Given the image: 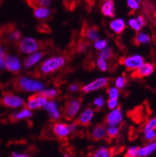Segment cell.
Wrapping results in <instances>:
<instances>
[{
    "instance_id": "1",
    "label": "cell",
    "mask_w": 156,
    "mask_h": 157,
    "mask_svg": "<svg viewBox=\"0 0 156 157\" xmlns=\"http://www.w3.org/2000/svg\"><path fill=\"white\" fill-rule=\"evenodd\" d=\"M13 87L17 92H41L45 88L44 85L41 82L25 77L15 78L13 81Z\"/></svg>"
},
{
    "instance_id": "2",
    "label": "cell",
    "mask_w": 156,
    "mask_h": 157,
    "mask_svg": "<svg viewBox=\"0 0 156 157\" xmlns=\"http://www.w3.org/2000/svg\"><path fill=\"white\" fill-rule=\"evenodd\" d=\"M50 45L48 41H38L32 38H25L19 44V48L21 52L26 54L33 53L43 48H47Z\"/></svg>"
},
{
    "instance_id": "3",
    "label": "cell",
    "mask_w": 156,
    "mask_h": 157,
    "mask_svg": "<svg viewBox=\"0 0 156 157\" xmlns=\"http://www.w3.org/2000/svg\"><path fill=\"white\" fill-rule=\"evenodd\" d=\"M65 64V58L63 56H52L40 64L38 69L41 74H48L63 67Z\"/></svg>"
},
{
    "instance_id": "4",
    "label": "cell",
    "mask_w": 156,
    "mask_h": 157,
    "mask_svg": "<svg viewBox=\"0 0 156 157\" xmlns=\"http://www.w3.org/2000/svg\"><path fill=\"white\" fill-rule=\"evenodd\" d=\"M82 101V98H70L67 99L63 109V116L66 120L71 121L74 117V116H76L81 108Z\"/></svg>"
},
{
    "instance_id": "5",
    "label": "cell",
    "mask_w": 156,
    "mask_h": 157,
    "mask_svg": "<svg viewBox=\"0 0 156 157\" xmlns=\"http://www.w3.org/2000/svg\"><path fill=\"white\" fill-rule=\"evenodd\" d=\"M0 105L7 108H19L24 105V102L22 98L13 95L12 92H3L0 99Z\"/></svg>"
},
{
    "instance_id": "6",
    "label": "cell",
    "mask_w": 156,
    "mask_h": 157,
    "mask_svg": "<svg viewBox=\"0 0 156 157\" xmlns=\"http://www.w3.org/2000/svg\"><path fill=\"white\" fill-rule=\"evenodd\" d=\"M144 63V58L140 55H134L127 58H121L120 59V63L124 64L128 71H133L139 68Z\"/></svg>"
},
{
    "instance_id": "7",
    "label": "cell",
    "mask_w": 156,
    "mask_h": 157,
    "mask_svg": "<svg viewBox=\"0 0 156 157\" xmlns=\"http://www.w3.org/2000/svg\"><path fill=\"white\" fill-rule=\"evenodd\" d=\"M108 85V80L105 78H100L97 80H94V81L91 83L86 85L85 86H82L81 88V92L84 93H88L94 91V90H98L100 88H105L107 87Z\"/></svg>"
},
{
    "instance_id": "8",
    "label": "cell",
    "mask_w": 156,
    "mask_h": 157,
    "mask_svg": "<svg viewBox=\"0 0 156 157\" xmlns=\"http://www.w3.org/2000/svg\"><path fill=\"white\" fill-rule=\"evenodd\" d=\"M123 120L121 105H119L116 109L110 112L105 118V123L109 126H116L120 124Z\"/></svg>"
},
{
    "instance_id": "9",
    "label": "cell",
    "mask_w": 156,
    "mask_h": 157,
    "mask_svg": "<svg viewBox=\"0 0 156 157\" xmlns=\"http://www.w3.org/2000/svg\"><path fill=\"white\" fill-rule=\"evenodd\" d=\"M48 99L45 96H43L40 92L31 95L28 98V108L29 109H39L41 106L45 105L47 102Z\"/></svg>"
},
{
    "instance_id": "10",
    "label": "cell",
    "mask_w": 156,
    "mask_h": 157,
    "mask_svg": "<svg viewBox=\"0 0 156 157\" xmlns=\"http://www.w3.org/2000/svg\"><path fill=\"white\" fill-rule=\"evenodd\" d=\"M154 71V67L153 64L146 63H143L139 68L135 70L134 72L132 73L131 77L134 78H143L145 77L150 76L151 74H153Z\"/></svg>"
},
{
    "instance_id": "11",
    "label": "cell",
    "mask_w": 156,
    "mask_h": 157,
    "mask_svg": "<svg viewBox=\"0 0 156 157\" xmlns=\"http://www.w3.org/2000/svg\"><path fill=\"white\" fill-rule=\"evenodd\" d=\"M6 68L10 72L13 74H18L21 71V63L19 59L13 56H5Z\"/></svg>"
},
{
    "instance_id": "12",
    "label": "cell",
    "mask_w": 156,
    "mask_h": 157,
    "mask_svg": "<svg viewBox=\"0 0 156 157\" xmlns=\"http://www.w3.org/2000/svg\"><path fill=\"white\" fill-rule=\"evenodd\" d=\"M93 116H94V112H93L92 109L88 108L80 114V116L74 121V124H75L76 125L83 127L89 126L91 124V121L93 118Z\"/></svg>"
},
{
    "instance_id": "13",
    "label": "cell",
    "mask_w": 156,
    "mask_h": 157,
    "mask_svg": "<svg viewBox=\"0 0 156 157\" xmlns=\"http://www.w3.org/2000/svg\"><path fill=\"white\" fill-rule=\"evenodd\" d=\"M52 131L55 136L58 137L61 141H67L66 138L68 136L69 133L70 132L69 129L68 124L63 123H55L52 126Z\"/></svg>"
},
{
    "instance_id": "14",
    "label": "cell",
    "mask_w": 156,
    "mask_h": 157,
    "mask_svg": "<svg viewBox=\"0 0 156 157\" xmlns=\"http://www.w3.org/2000/svg\"><path fill=\"white\" fill-rule=\"evenodd\" d=\"M81 35L91 41H96L98 39V28L94 25L88 26L87 24H84L81 31Z\"/></svg>"
},
{
    "instance_id": "15",
    "label": "cell",
    "mask_w": 156,
    "mask_h": 157,
    "mask_svg": "<svg viewBox=\"0 0 156 157\" xmlns=\"http://www.w3.org/2000/svg\"><path fill=\"white\" fill-rule=\"evenodd\" d=\"M106 135V129L104 124H98L93 129L90 138L92 141H100L105 138Z\"/></svg>"
},
{
    "instance_id": "16",
    "label": "cell",
    "mask_w": 156,
    "mask_h": 157,
    "mask_svg": "<svg viewBox=\"0 0 156 157\" xmlns=\"http://www.w3.org/2000/svg\"><path fill=\"white\" fill-rule=\"evenodd\" d=\"M101 11L103 15L113 17L115 15V5L113 0H104L101 4Z\"/></svg>"
},
{
    "instance_id": "17",
    "label": "cell",
    "mask_w": 156,
    "mask_h": 157,
    "mask_svg": "<svg viewBox=\"0 0 156 157\" xmlns=\"http://www.w3.org/2000/svg\"><path fill=\"white\" fill-rule=\"evenodd\" d=\"M33 115L32 113L30 111L28 108H24L21 111L17 113H13L10 114L9 117V120L12 123L17 122V121H20V120L25 119V118L31 117V116Z\"/></svg>"
},
{
    "instance_id": "18",
    "label": "cell",
    "mask_w": 156,
    "mask_h": 157,
    "mask_svg": "<svg viewBox=\"0 0 156 157\" xmlns=\"http://www.w3.org/2000/svg\"><path fill=\"white\" fill-rule=\"evenodd\" d=\"M34 15L38 20L45 21L49 19L51 17V12L47 7L39 6L34 9Z\"/></svg>"
},
{
    "instance_id": "19",
    "label": "cell",
    "mask_w": 156,
    "mask_h": 157,
    "mask_svg": "<svg viewBox=\"0 0 156 157\" xmlns=\"http://www.w3.org/2000/svg\"><path fill=\"white\" fill-rule=\"evenodd\" d=\"M45 54H46L45 52H36V53L32 54V55L30 56L27 57L24 61V67L25 68L31 67L33 65L37 63H38Z\"/></svg>"
},
{
    "instance_id": "20",
    "label": "cell",
    "mask_w": 156,
    "mask_h": 157,
    "mask_svg": "<svg viewBox=\"0 0 156 157\" xmlns=\"http://www.w3.org/2000/svg\"><path fill=\"white\" fill-rule=\"evenodd\" d=\"M156 150V140L154 142L148 144L142 148H138L137 152V156H148L150 154L154 152Z\"/></svg>"
},
{
    "instance_id": "21",
    "label": "cell",
    "mask_w": 156,
    "mask_h": 157,
    "mask_svg": "<svg viewBox=\"0 0 156 157\" xmlns=\"http://www.w3.org/2000/svg\"><path fill=\"white\" fill-rule=\"evenodd\" d=\"M116 153V148H104V147H101V148L97 149L93 155L96 157H108L115 155Z\"/></svg>"
},
{
    "instance_id": "22",
    "label": "cell",
    "mask_w": 156,
    "mask_h": 157,
    "mask_svg": "<svg viewBox=\"0 0 156 157\" xmlns=\"http://www.w3.org/2000/svg\"><path fill=\"white\" fill-rule=\"evenodd\" d=\"M109 27L116 34H121L125 29V22L122 19H116L110 23Z\"/></svg>"
},
{
    "instance_id": "23",
    "label": "cell",
    "mask_w": 156,
    "mask_h": 157,
    "mask_svg": "<svg viewBox=\"0 0 156 157\" xmlns=\"http://www.w3.org/2000/svg\"><path fill=\"white\" fill-rule=\"evenodd\" d=\"M150 41H151V38L148 34L143 32L137 33L134 38V44L136 45H139L141 44H148L149 43Z\"/></svg>"
},
{
    "instance_id": "24",
    "label": "cell",
    "mask_w": 156,
    "mask_h": 157,
    "mask_svg": "<svg viewBox=\"0 0 156 157\" xmlns=\"http://www.w3.org/2000/svg\"><path fill=\"white\" fill-rule=\"evenodd\" d=\"M27 2L30 6L34 9V8L39 6H48L51 4V0H27Z\"/></svg>"
},
{
    "instance_id": "25",
    "label": "cell",
    "mask_w": 156,
    "mask_h": 157,
    "mask_svg": "<svg viewBox=\"0 0 156 157\" xmlns=\"http://www.w3.org/2000/svg\"><path fill=\"white\" fill-rule=\"evenodd\" d=\"M119 132H120V129L116 128V126H109L106 131L107 133V138L106 140L108 142H111L112 140L114 138H117L119 135Z\"/></svg>"
},
{
    "instance_id": "26",
    "label": "cell",
    "mask_w": 156,
    "mask_h": 157,
    "mask_svg": "<svg viewBox=\"0 0 156 157\" xmlns=\"http://www.w3.org/2000/svg\"><path fill=\"white\" fill-rule=\"evenodd\" d=\"M114 56V52L112 49L110 48H104L101 52L98 54V57L103 59H111Z\"/></svg>"
},
{
    "instance_id": "27",
    "label": "cell",
    "mask_w": 156,
    "mask_h": 157,
    "mask_svg": "<svg viewBox=\"0 0 156 157\" xmlns=\"http://www.w3.org/2000/svg\"><path fill=\"white\" fill-rule=\"evenodd\" d=\"M40 93H41L43 96H45V98H47V99H52V98H55V97L59 94V92L58 90L49 89L46 90V91H42V92L41 91Z\"/></svg>"
},
{
    "instance_id": "28",
    "label": "cell",
    "mask_w": 156,
    "mask_h": 157,
    "mask_svg": "<svg viewBox=\"0 0 156 157\" xmlns=\"http://www.w3.org/2000/svg\"><path fill=\"white\" fill-rule=\"evenodd\" d=\"M144 138L148 142H153L156 140V131L155 130H150L144 132Z\"/></svg>"
},
{
    "instance_id": "29",
    "label": "cell",
    "mask_w": 156,
    "mask_h": 157,
    "mask_svg": "<svg viewBox=\"0 0 156 157\" xmlns=\"http://www.w3.org/2000/svg\"><path fill=\"white\" fill-rule=\"evenodd\" d=\"M88 45H89V42L84 41V40H81L77 43L76 48H77V51L78 52H84L87 49Z\"/></svg>"
},
{
    "instance_id": "30",
    "label": "cell",
    "mask_w": 156,
    "mask_h": 157,
    "mask_svg": "<svg viewBox=\"0 0 156 157\" xmlns=\"http://www.w3.org/2000/svg\"><path fill=\"white\" fill-rule=\"evenodd\" d=\"M150 130H156V117L149 120L145 124V126H144V132L147 131H150Z\"/></svg>"
},
{
    "instance_id": "31",
    "label": "cell",
    "mask_w": 156,
    "mask_h": 157,
    "mask_svg": "<svg viewBox=\"0 0 156 157\" xmlns=\"http://www.w3.org/2000/svg\"><path fill=\"white\" fill-rule=\"evenodd\" d=\"M108 45V42L106 40H99V41H96L94 42V48L98 49V50H102Z\"/></svg>"
},
{
    "instance_id": "32",
    "label": "cell",
    "mask_w": 156,
    "mask_h": 157,
    "mask_svg": "<svg viewBox=\"0 0 156 157\" xmlns=\"http://www.w3.org/2000/svg\"><path fill=\"white\" fill-rule=\"evenodd\" d=\"M127 81L124 77H119L116 79V85L117 88H120V89L124 88V87L127 85Z\"/></svg>"
},
{
    "instance_id": "33",
    "label": "cell",
    "mask_w": 156,
    "mask_h": 157,
    "mask_svg": "<svg viewBox=\"0 0 156 157\" xmlns=\"http://www.w3.org/2000/svg\"><path fill=\"white\" fill-rule=\"evenodd\" d=\"M94 105L95 106V110L99 111L100 109L102 108V106L104 105V98L101 96L98 97V98H96L95 100L93 102Z\"/></svg>"
},
{
    "instance_id": "34",
    "label": "cell",
    "mask_w": 156,
    "mask_h": 157,
    "mask_svg": "<svg viewBox=\"0 0 156 157\" xmlns=\"http://www.w3.org/2000/svg\"><path fill=\"white\" fill-rule=\"evenodd\" d=\"M97 64H98V67L99 68L100 71H106L107 70H108V65H107L105 59L98 58V61H97Z\"/></svg>"
},
{
    "instance_id": "35",
    "label": "cell",
    "mask_w": 156,
    "mask_h": 157,
    "mask_svg": "<svg viewBox=\"0 0 156 157\" xmlns=\"http://www.w3.org/2000/svg\"><path fill=\"white\" fill-rule=\"evenodd\" d=\"M107 93L111 98H118L119 90L116 88H110L107 90Z\"/></svg>"
},
{
    "instance_id": "36",
    "label": "cell",
    "mask_w": 156,
    "mask_h": 157,
    "mask_svg": "<svg viewBox=\"0 0 156 157\" xmlns=\"http://www.w3.org/2000/svg\"><path fill=\"white\" fill-rule=\"evenodd\" d=\"M45 109L48 112H51L52 110H55V109H57V105L55 102H46L45 105H43Z\"/></svg>"
},
{
    "instance_id": "37",
    "label": "cell",
    "mask_w": 156,
    "mask_h": 157,
    "mask_svg": "<svg viewBox=\"0 0 156 157\" xmlns=\"http://www.w3.org/2000/svg\"><path fill=\"white\" fill-rule=\"evenodd\" d=\"M38 30L40 32L42 33H49L51 32V30L48 28V26L45 23H40L38 25Z\"/></svg>"
},
{
    "instance_id": "38",
    "label": "cell",
    "mask_w": 156,
    "mask_h": 157,
    "mask_svg": "<svg viewBox=\"0 0 156 157\" xmlns=\"http://www.w3.org/2000/svg\"><path fill=\"white\" fill-rule=\"evenodd\" d=\"M129 25H130L133 29L135 30V31H139L141 28V27L139 25V24H138V22L137 21V20L135 19L130 20V21H129Z\"/></svg>"
},
{
    "instance_id": "39",
    "label": "cell",
    "mask_w": 156,
    "mask_h": 157,
    "mask_svg": "<svg viewBox=\"0 0 156 157\" xmlns=\"http://www.w3.org/2000/svg\"><path fill=\"white\" fill-rule=\"evenodd\" d=\"M138 148L137 147H131L127 150V154L125 155V156H129V157H134L137 156V152Z\"/></svg>"
},
{
    "instance_id": "40",
    "label": "cell",
    "mask_w": 156,
    "mask_h": 157,
    "mask_svg": "<svg viewBox=\"0 0 156 157\" xmlns=\"http://www.w3.org/2000/svg\"><path fill=\"white\" fill-rule=\"evenodd\" d=\"M127 5L132 10H137L139 8V2L137 0H127Z\"/></svg>"
},
{
    "instance_id": "41",
    "label": "cell",
    "mask_w": 156,
    "mask_h": 157,
    "mask_svg": "<svg viewBox=\"0 0 156 157\" xmlns=\"http://www.w3.org/2000/svg\"><path fill=\"white\" fill-rule=\"evenodd\" d=\"M48 116L51 117V121H56L60 117V113L57 109H55V110H52L51 112H48Z\"/></svg>"
},
{
    "instance_id": "42",
    "label": "cell",
    "mask_w": 156,
    "mask_h": 157,
    "mask_svg": "<svg viewBox=\"0 0 156 157\" xmlns=\"http://www.w3.org/2000/svg\"><path fill=\"white\" fill-rule=\"evenodd\" d=\"M107 102H108V108L111 109H115L116 107L117 106V104H118V102H117V98H110V99H108V100L107 101Z\"/></svg>"
},
{
    "instance_id": "43",
    "label": "cell",
    "mask_w": 156,
    "mask_h": 157,
    "mask_svg": "<svg viewBox=\"0 0 156 157\" xmlns=\"http://www.w3.org/2000/svg\"><path fill=\"white\" fill-rule=\"evenodd\" d=\"M81 86L78 83L71 84L70 86L68 87V90L70 92H77L79 89H81Z\"/></svg>"
},
{
    "instance_id": "44",
    "label": "cell",
    "mask_w": 156,
    "mask_h": 157,
    "mask_svg": "<svg viewBox=\"0 0 156 157\" xmlns=\"http://www.w3.org/2000/svg\"><path fill=\"white\" fill-rule=\"evenodd\" d=\"M136 20H137V21L138 22V24H139V25L141 28H142V27H144L146 25V21L143 16H139Z\"/></svg>"
},
{
    "instance_id": "45",
    "label": "cell",
    "mask_w": 156,
    "mask_h": 157,
    "mask_svg": "<svg viewBox=\"0 0 156 157\" xmlns=\"http://www.w3.org/2000/svg\"><path fill=\"white\" fill-rule=\"evenodd\" d=\"M4 56H0V71H3L6 68V63H5V59L3 58Z\"/></svg>"
},
{
    "instance_id": "46",
    "label": "cell",
    "mask_w": 156,
    "mask_h": 157,
    "mask_svg": "<svg viewBox=\"0 0 156 157\" xmlns=\"http://www.w3.org/2000/svg\"><path fill=\"white\" fill-rule=\"evenodd\" d=\"M2 1H3V0H0V5H1V4H2Z\"/></svg>"
},
{
    "instance_id": "47",
    "label": "cell",
    "mask_w": 156,
    "mask_h": 157,
    "mask_svg": "<svg viewBox=\"0 0 156 157\" xmlns=\"http://www.w3.org/2000/svg\"><path fill=\"white\" fill-rule=\"evenodd\" d=\"M137 2H141V0H137Z\"/></svg>"
}]
</instances>
